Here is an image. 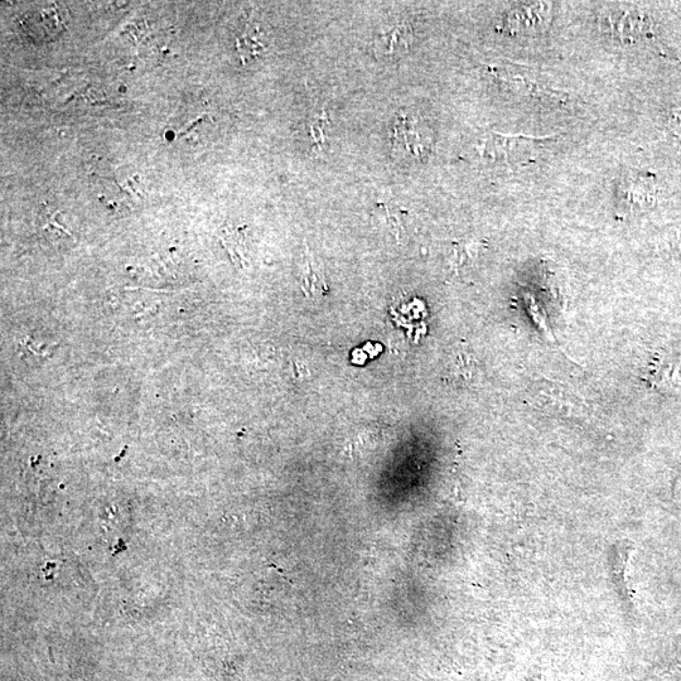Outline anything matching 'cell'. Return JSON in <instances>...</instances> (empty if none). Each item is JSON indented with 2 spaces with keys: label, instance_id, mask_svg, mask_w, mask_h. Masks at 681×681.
<instances>
[{
  "label": "cell",
  "instance_id": "cell-1",
  "mask_svg": "<svg viewBox=\"0 0 681 681\" xmlns=\"http://www.w3.org/2000/svg\"><path fill=\"white\" fill-rule=\"evenodd\" d=\"M555 135L533 137V135H511L490 132L478 140V156L494 163H518L534 156L544 144L553 142Z\"/></svg>",
  "mask_w": 681,
  "mask_h": 681
},
{
  "label": "cell",
  "instance_id": "cell-2",
  "mask_svg": "<svg viewBox=\"0 0 681 681\" xmlns=\"http://www.w3.org/2000/svg\"><path fill=\"white\" fill-rule=\"evenodd\" d=\"M490 74L494 79L511 93L519 94L523 98L539 101L548 105H565L568 96L545 84L534 72L516 67L494 65L490 67Z\"/></svg>",
  "mask_w": 681,
  "mask_h": 681
},
{
  "label": "cell",
  "instance_id": "cell-3",
  "mask_svg": "<svg viewBox=\"0 0 681 681\" xmlns=\"http://www.w3.org/2000/svg\"><path fill=\"white\" fill-rule=\"evenodd\" d=\"M601 30L612 40L635 43L650 35L649 17L629 4H613L600 14Z\"/></svg>",
  "mask_w": 681,
  "mask_h": 681
},
{
  "label": "cell",
  "instance_id": "cell-4",
  "mask_svg": "<svg viewBox=\"0 0 681 681\" xmlns=\"http://www.w3.org/2000/svg\"><path fill=\"white\" fill-rule=\"evenodd\" d=\"M554 4L534 2L516 4L501 18L499 30L511 36H535L547 31L553 21Z\"/></svg>",
  "mask_w": 681,
  "mask_h": 681
},
{
  "label": "cell",
  "instance_id": "cell-5",
  "mask_svg": "<svg viewBox=\"0 0 681 681\" xmlns=\"http://www.w3.org/2000/svg\"><path fill=\"white\" fill-rule=\"evenodd\" d=\"M616 198L618 212L626 216L652 209L658 196L651 177L644 173L630 172L618 182Z\"/></svg>",
  "mask_w": 681,
  "mask_h": 681
},
{
  "label": "cell",
  "instance_id": "cell-6",
  "mask_svg": "<svg viewBox=\"0 0 681 681\" xmlns=\"http://www.w3.org/2000/svg\"><path fill=\"white\" fill-rule=\"evenodd\" d=\"M413 40L412 24L400 19L381 28L375 38V47L381 56L399 57L409 51Z\"/></svg>",
  "mask_w": 681,
  "mask_h": 681
},
{
  "label": "cell",
  "instance_id": "cell-7",
  "mask_svg": "<svg viewBox=\"0 0 681 681\" xmlns=\"http://www.w3.org/2000/svg\"><path fill=\"white\" fill-rule=\"evenodd\" d=\"M301 287L307 297L312 298L326 296L328 292L326 275L323 273L320 264L316 263L311 255L304 258L301 268Z\"/></svg>",
  "mask_w": 681,
  "mask_h": 681
},
{
  "label": "cell",
  "instance_id": "cell-8",
  "mask_svg": "<svg viewBox=\"0 0 681 681\" xmlns=\"http://www.w3.org/2000/svg\"><path fill=\"white\" fill-rule=\"evenodd\" d=\"M376 216L391 229V233L399 236L403 231L405 212L398 206L379 204L375 209Z\"/></svg>",
  "mask_w": 681,
  "mask_h": 681
},
{
  "label": "cell",
  "instance_id": "cell-9",
  "mask_svg": "<svg viewBox=\"0 0 681 681\" xmlns=\"http://www.w3.org/2000/svg\"><path fill=\"white\" fill-rule=\"evenodd\" d=\"M236 45H238L241 59H245V57H248L249 59V57L258 56L265 48L264 43L257 37V32H251L249 30L236 40Z\"/></svg>",
  "mask_w": 681,
  "mask_h": 681
},
{
  "label": "cell",
  "instance_id": "cell-10",
  "mask_svg": "<svg viewBox=\"0 0 681 681\" xmlns=\"http://www.w3.org/2000/svg\"><path fill=\"white\" fill-rule=\"evenodd\" d=\"M330 127V119L326 114H318L309 125V134L316 146L322 147L327 142V132Z\"/></svg>",
  "mask_w": 681,
  "mask_h": 681
},
{
  "label": "cell",
  "instance_id": "cell-11",
  "mask_svg": "<svg viewBox=\"0 0 681 681\" xmlns=\"http://www.w3.org/2000/svg\"><path fill=\"white\" fill-rule=\"evenodd\" d=\"M670 125L674 133L681 139V114L674 113L673 117H671Z\"/></svg>",
  "mask_w": 681,
  "mask_h": 681
}]
</instances>
